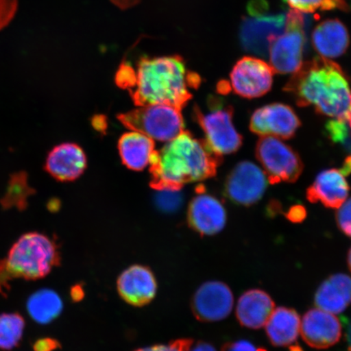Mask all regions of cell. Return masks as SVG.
Segmentation results:
<instances>
[{"instance_id":"obj_1","label":"cell","mask_w":351,"mask_h":351,"mask_svg":"<svg viewBox=\"0 0 351 351\" xmlns=\"http://www.w3.org/2000/svg\"><path fill=\"white\" fill-rule=\"evenodd\" d=\"M117 83L130 92L139 107L167 104L182 110L201 78L189 71L182 57L173 56L142 58L136 68L125 63L118 70Z\"/></svg>"},{"instance_id":"obj_2","label":"cell","mask_w":351,"mask_h":351,"mask_svg":"<svg viewBox=\"0 0 351 351\" xmlns=\"http://www.w3.org/2000/svg\"><path fill=\"white\" fill-rule=\"evenodd\" d=\"M298 106H313L318 115L343 120L351 131V84L341 66L315 57L302 63L284 87Z\"/></svg>"},{"instance_id":"obj_3","label":"cell","mask_w":351,"mask_h":351,"mask_svg":"<svg viewBox=\"0 0 351 351\" xmlns=\"http://www.w3.org/2000/svg\"><path fill=\"white\" fill-rule=\"evenodd\" d=\"M221 162L222 157L210 152L204 140L183 131L154 152L151 186L156 191H181L188 183L214 177Z\"/></svg>"},{"instance_id":"obj_4","label":"cell","mask_w":351,"mask_h":351,"mask_svg":"<svg viewBox=\"0 0 351 351\" xmlns=\"http://www.w3.org/2000/svg\"><path fill=\"white\" fill-rule=\"evenodd\" d=\"M60 261L58 245L49 237L38 232L21 235L0 260V297L6 296L12 280L44 278Z\"/></svg>"},{"instance_id":"obj_5","label":"cell","mask_w":351,"mask_h":351,"mask_svg":"<svg viewBox=\"0 0 351 351\" xmlns=\"http://www.w3.org/2000/svg\"><path fill=\"white\" fill-rule=\"evenodd\" d=\"M247 12L241 23V45L249 53L265 58L271 44L285 30L287 13L271 12L267 0H252Z\"/></svg>"},{"instance_id":"obj_6","label":"cell","mask_w":351,"mask_h":351,"mask_svg":"<svg viewBox=\"0 0 351 351\" xmlns=\"http://www.w3.org/2000/svg\"><path fill=\"white\" fill-rule=\"evenodd\" d=\"M208 108L206 112L197 106L194 109L195 119L205 134L206 146L219 157L238 152L243 138L232 122L234 108L214 96L208 99Z\"/></svg>"},{"instance_id":"obj_7","label":"cell","mask_w":351,"mask_h":351,"mask_svg":"<svg viewBox=\"0 0 351 351\" xmlns=\"http://www.w3.org/2000/svg\"><path fill=\"white\" fill-rule=\"evenodd\" d=\"M118 119L127 128L139 132L154 141L168 143L185 131L182 110L167 104L139 107L121 114Z\"/></svg>"},{"instance_id":"obj_8","label":"cell","mask_w":351,"mask_h":351,"mask_svg":"<svg viewBox=\"0 0 351 351\" xmlns=\"http://www.w3.org/2000/svg\"><path fill=\"white\" fill-rule=\"evenodd\" d=\"M306 28L304 13L293 10L287 13L285 30L269 49V65L274 73H293L301 67L306 42Z\"/></svg>"},{"instance_id":"obj_9","label":"cell","mask_w":351,"mask_h":351,"mask_svg":"<svg viewBox=\"0 0 351 351\" xmlns=\"http://www.w3.org/2000/svg\"><path fill=\"white\" fill-rule=\"evenodd\" d=\"M256 159L271 184L293 183L300 178L304 163L296 151L280 138L263 136L256 147Z\"/></svg>"},{"instance_id":"obj_10","label":"cell","mask_w":351,"mask_h":351,"mask_svg":"<svg viewBox=\"0 0 351 351\" xmlns=\"http://www.w3.org/2000/svg\"><path fill=\"white\" fill-rule=\"evenodd\" d=\"M274 69L265 60L245 56L235 64L230 73L231 88L245 99L261 98L271 89Z\"/></svg>"},{"instance_id":"obj_11","label":"cell","mask_w":351,"mask_h":351,"mask_svg":"<svg viewBox=\"0 0 351 351\" xmlns=\"http://www.w3.org/2000/svg\"><path fill=\"white\" fill-rule=\"evenodd\" d=\"M267 183L265 172L256 165L250 161L240 162L227 177L226 195L235 204L250 207L262 199Z\"/></svg>"},{"instance_id":"obj_12","label":"cell","mask_w":351,"mask_h":351,"mask_svg":"<svg viewBox=\"0 0 351 351\" xmlns=\"http://www.w3.org/2000/svg\"><path fill=\"white\" fill-rule=\"evenodd\" d=\"M234 304V295L229 285L210 280L197 289L192 298L191 310L201 322H217L229 317Z\"/></svg>"},{"instance_id":"obj_13","label":"cell","mask_w":351,"mask_h":351,"mask_svg":"<svg viewBox=\"0 0 351 351\" xmlns=\"http://www.w3.org/2000/svg\"><path fill=\"white\" fill-rule=\"evenodd\" d=\"M301 121L289 105L275 103L256 110L250 121V130L254 134L280 139L295 137Z\"/></svg>"},{"instance_id":"obj_14","label":"cell","mask_w":351,"mask_h":351,"mask_svg":"<svg viewBox=\"0 0 351 351\" xmlns=\"http://www.w3.org/2000/svg\"><path fill=\"white\" fill-rule=\"evenodd\" d=\"M302 340L310 348L326 350L339 343L342 337V326L335 314L319 308L306 311L301 320Z\"/></svg>"},{"instance_id":"obj_15","label":"cell","mask_w":351,"mask_h":351,"mask_svg":"<svg viewBox=\"0 0 351 351\" xmlns=\"http://www.w3.org/2000/svg\"><path fill=\"white\" fill-rule=\"evenodd\" d=\"M203 186L189 206L188 221L190 226L201 235H214L226 226L227 213L221 200L205 194Z\"/></svg>"},{"instance_id":"obj_16","label":"cell","mask_w":351,"mask_h":351,"mask_svg":"<svg viewBox=\"0 0 351 351\" xmlns=\"http://www.w3.org/2000/svg\"><path fill=\"white\" fill-rule=\"evenodd\" d=\"M117 291L127 304L134 306H146L156 295L155 275L147 267L131 266L118 278Z\"/></svg>"},{"instance_id":"obj_17","label":"cell","mask_w":351,"mask_h":351,"mask_svg":"<svg viewBox=\"0 0 351 351\" xmlns=\"http://www.w3.org/2000/svg\"><path fill=\"white\" fill-rule=\"evenodd\" d=\"M86 156L75 143H66L55 147L48 154L45 169L60 182H71L84 173Z\"/></svg>"},{"instance_id":"obj_18","label":"cell","mask_w":351,"mask_h":351,"mask_svg":"<svg viewBox=\"0 0 351 351\" xmlns=\"http://www.w3.org/2000/svg\"><path fill=\"white\" fill-rule=\"evenodd\" d=\"M350 186L340 169H327L320 173L306 190L311 204L322 203L328 208L339 209L348 199Z\"/></svg>"},{"instance_id":"obj_19","label":"cell","mask_w":351,"mask_h":351,"mask_svg":"<svg viewBox=\"0 0 351 351\" xmlns=\"http://www.w3.org/2000/svg\"><path fill=\"white\" fill-rule=\"evenodd\" d=\"M275 309L273 298L265 291L252 289L241 295L236 306L237 319L241 326L260 329Z\"/></svg>"},{"instance_id":"obj_20","label":"cell","mask_w":351,"mask_h":351,"mask_svg":"<svg viewBox=\"0 0 351 351\" xmlns=\"http://www.w3.org/2000/svg\"><path fill=\"white\" fill-rule=\"evenodd\" d=\"M317 308L341 314L351 306V276L344 274L329 276L319 285L314 295Z\"/></svg>"},{"instance_id":"obj_21","label":"cell","mask_w":351,"mask_h":351,"mask_svg":"<svg viewBox=\"0 0 351 351\" xmlns=\"http://www.w3.org/2000/svg\"><path fill=\"white\" fill-rule=\"evenodd\" d=\"M311 42L320 56L331 60L346 53L350 46V35L341 21L328 19L314 29Z\"/></svg>"},{"instance_id":"obj_22","label":"cell","mask_w":351,"mask_h":351,"mask_svg":"<svg viewBox=\"0 0 351 351\" xmlns=\"http://www.w3.org/2000/svg\"><path fill=\"white\" fill-rule=\"evenodd\" d=\"M301 319L295 309L279 306L265 324V332L270 343L276 348L291 346L300 333Z\"/></svg>"},{"instance_id":"obj_23","label":"cell","mask_w":351,"mask_h":351,"mask_svg":"<svg viewBox=\"0 0 351 351\" xmlns=\"http://www.w3.org/2000/svg\"><path fill=\"white\" fill-rule=\"evenodd\" d=\"M118 148L123 163L135 171L143 170L150 165L156 151L154 140L136 131L122 135Z\"/></svg>"},{"instance_id":"obj_24","label":"cell","mask_w":351,"mask_h":351,"mask_svg":"<svg viewBox=\"0 0 351 351\" xmlns=\"http://www.w3.org/2000/svg\"><path fill=\"white\" fill-rule=\"evenodd\" d=\"M27 310L34 322L47 324L62 313L63 302L58 293L49 289H43L29 297Z\"/></svg>"},{"instance_id":"obj_25","label":"cell","mask_w":351,"mask_h":351,"mask_svg":"<svg viewBox=\"0 0 351 351\" xmlns=\"http://www.w3.org/2000/svg\"><path fill=\"white\" fill-rule=\"evenodd\" d=\"M33 193V188L28 182V175L25 172L15 173L8 181L5 194L0 199V204L5 209L24 210L27 207L28 200Z\"/></svg>"},{"instance_id":"obj_26","label":"cell","mask_w":351,"mask_h":351,"mask_svg":"<svg viewBox=\"0 0 351 351\" xmlns=\"http://www.w3.org/2000/svg\"><path fill=\"white\" fill-rule=\"evenodd\" d=\"M24 328V318L19 313L0 315V349L10 350L19 346Z\"/></svg>"},{"instance_id":"obj_27","label":"cell","mask_w":351,"mask_h":351,"mask_svg":"<svg viewBox=\"0 0 351 351\" xmlns=\"http://www.w3.org/2000/svg\"><path fill=\"white\" fill-rule=\"evenodd\" d=\"M285 2L291 8V10L302 13H314L318 10H351L348 0H285Z\"/></svg>"},{"instance_id":"obj_28","label":"cell","mask_w":351,"mask_h":351,"mask_svg":"<svg viewBox=\"0 0 351 351\" xmlns=\"http://www.w3.org/2000/svg\"><path fill=\"white\" fill-rule=\"evenodd\" d=\"M324 130L327 138L332 143L345 144L350 137L348 123L343 120L332 119L328 121Z\"/></svg>"},{"instance_id":"obj_29","label":"cell","mask_w":351,"mask_h":351,"mask_svg":"<svg viewBox=\"0 0 351 351\" xmlns=\"http://www.w3.org/2000/svg\"><path fill=\"white\" fill-rule=\"evenodd\" d=\"M159 191V195L157 196V204L159 207L163 210H173L180 207L182 204V195L180 194V191L172 190H162Z\"/></svg>"},{"instance_id":"obj_30","label":"cell","mask_w":351,"mask_h":351,"mask_svg":"<svg viewBox=\"0 0 351 351\" xmlns=\"http://www.w3.org/2000/svg\"><path fill=\"white\" fill-rule=\"evenodd\" d=\"M336 221L339 230L351 238V197L337 210Z\"/></svg>"},{"instance_id":"obj_31","label":"cell","mask_w":351,"mask_h":351,"mask_svg":"<svg viewBox=\"0 0 351 351\" xmlns=\"http://www.w3.org/2000/svg\"><path fill=\"white\" fill-rule=\"evenodd\" d=\"M194 342L190 339H178L171 341L168 345H155L135 351H189Z\"/></svg>"},{"instance_id":"obj_32","label":"cell","mask_w":351,"mask_h":351,"mask_svg":"<svg viewBox=\"0 0 351 351\" xmlns=\"http://www.w3.org/2000/svg\"><path fill=\"white\" fill-rule=\"evenodd\" d=\"M17 0H0V29L10 23L16 11Z\"/></svg>"},{"instance_id":"obj_33","label":"cell","mask_w":351,"mask_h":351,"mask_svg":"<svg viewBox=\"0 0 351 351\" xmlns=\"http://www.w3.org/2000/svg\"><path fill=\"white\" fill-rule=\"evenodd\" d=\"M221 351H267L247 340H237L226 342L222 346Z\"/></svg>"},{"instance_id":"obj_34","label":"cell","mask_w":351,"mask_h":351,"mask_svg":"<svg viewBox=\"0 0 351 351\" xmlns=\"http://www.w3.org/2000/svg\"><path fill=\"white\" fill-rule=\"evenodd\" d=\"M285 217L289 221L300 223L304 221L306 217V210L304 206L297 204L288 210V212L285 213Z\"/></svg>"},{"instance_id":"obj_35","label":"cell","mask_w":351,"mask_h":351,"mask_svg":"<svg viewBox=\"0 0 351 351\" xmlns=\"http://www.w3.org/2000/svg\"><path fill=\"white\" fill-rule=\"evenodd\" d=\"M60 348V342L51 337L38 339L33 346L34 351H54Z\"/></svg>"},{"instance_id":"obj_36","label":"cell","mask_w":351,"mask_h":351,"mask_svg":"<svg viewBox=\"0 0 351 351\" xmlns=\"http://www.w3.org/2000/svg\"><path fill=\"white\" fill-rule=\"evenodd\" d=\"M73 302H80L85 297L84 289L82 288L81 285H73L70 292Z\"/></svg>"},{"instance_id":"obj_37","label":"cell","mask_w":351,"mask_h":351,"mask_svg":"<svg viewBox=\"0 0 351 351\" xmlns=\"http://www.w3.org/2000/svg\"><path fill=\"white\" fill-rule=\"evenodd\" d=\"M189 351H217L216 348L212 344L205 341H197L192 345Z\"/></svg>"},{"instance_id":"obj_38","label":"cell","mask_w":351,"mask_h":351,"mask_svg":"<svg viewBox=\"0 0 351 351\" xmlns=\"http://www.w3.org/2000/svg\"><path fill=\"white\" fill-rule=\"evenodd\" d=\"M111 1L114 4H116L117 7L125 10V8L135 6L136 4H138L141 0H111Z\"/></svg>"},{"instance_id":"obj_39","label":"cell","mask_w":351,"mask_h":351,"mask_svg":"<svg viewBox=\"0 0 351 351\" xmlns=\"http://www.w3.org/2000/svg\"><path fill=\"white\" fill-rule=\"evenodd\" d=\"M342 174L349 176L351 173V156L346 158L342 168L340 169Z\"/></svg>"},{"instance_id":"obj_40","label":"cell","mask_w":351,"mask_h":351,"mask_svg":"<svg viewBox=\"0 0 351 351\" xmlns=\"http://www.w3.org/2000/svg\"><path fill=\"white\" fill-rule=\"evenodd\" d=\"M346 341L348 343V351H351V320L348 324V331H346Z\"/></svg>"},{"instance_id":"obj_41","label":"cell","mask_w":351,"mask_h":351,"mask_svg":"<svg viewBox=\"0 0 351 351\" xmlns=\"http://www.w3.org/2000/svg\"><path fill=\"white\" fill-rule=\"evenodd\" d=\"M289 351H304V349L301 348L300 346L298 345H291V348H289Z\"/></svg>"},{"instance_id":"obj_42","label":"cell","mask_w":351,"mask_h":351,"mask_svg":"<svg viewBox=\"0 0 351 351\" xmlns=\"http://www.w3.org/2000/svg\"><path fill=\"white\" fill-rule=\"evenodd\" d=\"M348 265L350 271H351V247L349 250L348 254Z\"/></svg>"}]
</instances>
